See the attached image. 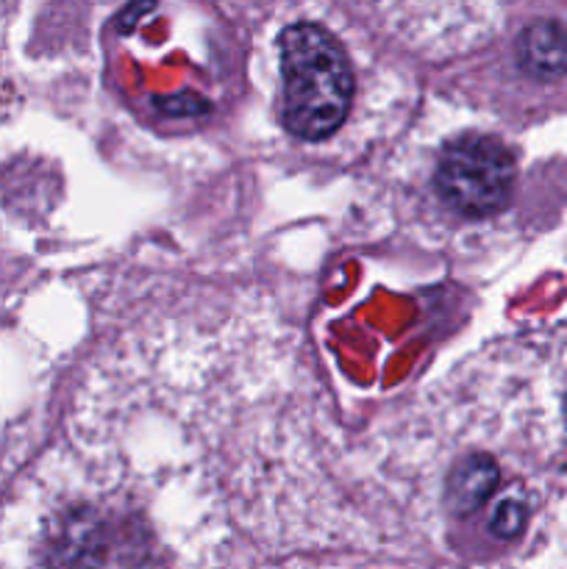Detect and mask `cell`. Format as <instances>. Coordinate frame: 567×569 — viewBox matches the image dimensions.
Here are the masks:
<instances>
[{
	"label": "cell",
	"mask_w": 567,
	"mask_h": 569,
	"mask_svg": "<svg viewBox=\"0 0 567 569\" xmlns=\"http://www.w3.org/2000/svg\"><path fill=\"white\" fill-rule=\"evenodd\" d=\"M284 126L292 137L320 142L345 122L354 76L342 44L315 22H292L281 33Z\"/></svg>",
	"instance_id": "1"
},
{
	"label": "cell",
	"mask_w": 567,
	"mask_h": 569,
	"mask_svg": "<svg viewBox=\"0 0 567 569\" xmlns=\"http://www.w3.org/2000/svg\"><path fill=\"white\" fill-rule=\"evenodd\" d=\"M526 520H528L526 506H523L520 500L509 498L493 511L487 526L495 539H517L523 533V528H526Z\"/></svg>",
	"instance_id": "5"
},
{
	"label": "cell",
	"mask_w": 567,
	"mask_h": 569,
	"mask_svg": "<svg viewBox=\"0 0 567 569\" xmlns=\"http://www.w3.org/2000/svg\"><path fill=\"white\" fill-rule=\"evenodd\" d=\"M17 103H20V94H17L14 78L9 76L3 59H0V126H3L11 114H14Z\"/></svg>",
	"instance_id": "6"
},
{
	"label": "cell",
	"mask_w": 567,
	"mask_h": 569,
	"mask_svg": "<svg viewBox=\"0 0 567 569\" xmlns=\"http://www.w3.org/2000/svg\"><path fill=\"white\" fill-rule=\"evenodd\" d=\"M515 176V156L500 139L465 133L445 144L437 167V189L459 214L493 217L509 203Z\"/></svg>",
	"instance_id": "2"
},
{
	"label": "cell",
	"mask_w": 567,
	"mask_h": 569,
	"mask_svg": "<svg viewBox=\"0 0 567 569\" xmlns=\"http://www.w3.org/2000/svg\"><path fill=\"white\" fill-rule=\"evenodd\" d=\"M500 470L489 456H472L454 472L448 487V503L456 515H472L493 498Z\"/></svg>",
	"instance_id": "4"
},
{
	"label": "cell",
	"mask_w": 567,
	"mask_h": 569,
	"mask_svg": "<svg viewBox=\"0 0 567 569\" xmlns=\"http://www.w3.org/2000/svg\"><path fill=\"white\" fill-rule=\"evenodd\" d=\"M517 64L534 81H559L567 72V28L559 20H534L517 37Z\"/></svg>",
	"instance_id": "3"
}]
</instances>
